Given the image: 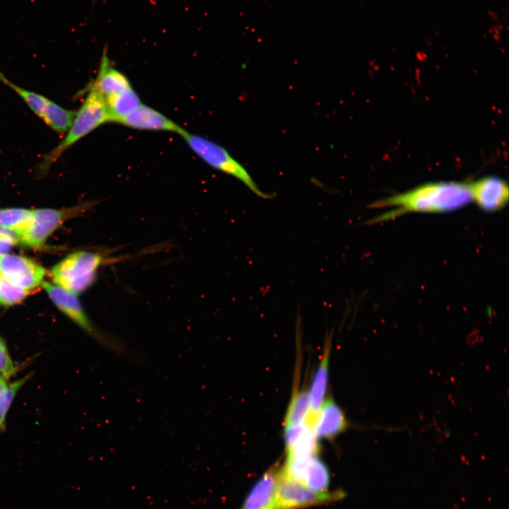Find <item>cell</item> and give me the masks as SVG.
Masks as SVG:
<instances>
[{
  "instance_id": "6da1fadb",
  "label": "cell",
  "mask_w": 509,
  "mask_h": 509,
  "mask_svg": "<svg viewBox=\"0 0 509 509\" xmlns=\"http://www.w3.org/2000/svg\"><path fill=\"white\" fill-rule=\"evenodd\" d=\"M472 201L469 184L433 182L373 203L372 207H395L387 218L404 212L443 213L459 209Z\"/></svg>"
},
{
  "instance_id": "7a4b0ae2",
  "label": "cell",
  "mask_w": 509,
  "mask_h": 509,
  "mask_svg": "<svg viewBox=\"0 0 509 509\" xmlns=\"http://www.w3.org/2000/svg\"><path fill=\"white\" fill-rule=\"evenodd\" d=\"M106 122H109V115L105 98L89 86L87 96L76 112L66 135L45 156L40 163V171L48 170L65 151Z\"/></svg>"
},
{
  "instance_id": "3957f363",
  "label": "cell",
  "mask_w": 509,
  "mask_h": 509,
  "mask_svg": "<svg viewBox=\"0 0 509 509\" xmlns=\"http://www.w3.org/2000/svg\"><path fill=\"white\" fill-rule=\"evenodd\" d=\"M105 260L101 254L74 252L52 269V280L57 286L77 296L94 283L98 270Z\"/></svg>"
},
{
  "instance_id": "277c9868",
  "label": "cell",
  "mask_w": 509,
  "mask_h": 509,
  "mask_svg": "<svg viewBox=\"0 0 509 509\" xmlns=\"http://www.w3.org/2000/svg\"><path fill=\"white\" fill-rule=\"evenodd\" d=\"M180 136L194 153L208 165L237 178L258 197L263 199L272 197L271 194L259 188L246 169L223 146L206 138L191 134L185 129Z\"/></svg>"
},
{
  "instance_id": "5b68a950",
  "label": "cell",
  "mask_w": 509,
  "mask_h": 509,
  "mask_svg": "<svg viewBox=\"0 0 509 509\" xmlns=\"http://www.w3.org/2000/svg\"><path fill=\"white\" fill-rule=\"evenodd\" d=\"M0 81L13 90L52 129L58 133L68 131L75 117V111L67 110L40 94L13 83L1 71Z\"/></svg>"
},
{
  "instance_id": "8992f818",
  "label": "cell",
  "mask_w": 509,
  "mask_h": 509,
  "mask_svg": "<svg viewBox=\"0 0 509 509\" xmlns=\"http://www.w3.org/2000/svg\"><path fill=\"white\" fill-rule=\"evenodd\" d=\"M344 496L342 492H319L289 479L279 472L276 509H298L336 501Z\"/></svg>"
},
{
  "instance_id": "52a82bcc",
  "label": "cell",
  "mask_w": 509,
  "mask_h": 509,
  "mask_svg": "<svg viewBox=\"0 0 509 509\" xmlns=\"http://www.w3.org/2000/svg\"><path fill=\"white\" fill-rule=\"evenodd\" d=\"M281 474L319 492L326 491L329 482L328 469L317 455L306 459L287 458Z\"/></svg>"
},
{
  "instance_id": "ba28073f",
  "label": "cell",
  "mask_w": 509,
  "mask_h": 509,
  "mask_svg": "<svg viewBox=\"0 0 509 509\" xmlns=\"http://www.w3.org/2000/svg\"><path fill=\"white\" fill-rule=\"evenodd\" d=\"M45 273L42 267L25 257L0 256V275L23 290L28 291L40 285Z\"/></svg>"
},
{
  "instance_id": "9c48e42d",
  "label": "cell",
  "mask_w": 509,
  "mask_h": 509,
  "mask_svg": "<svg viewBox=\"0 0 509 509\" xmlns=\"http://www.w3.org/2000/svg\"><path fill=\"white\" fill-rule=\"evenodd\" d=\"M69 211L53 209L33 210L31 223L26 231L19 237V241L32 247H41L49 235L63 222Z\"/></svg>"
},
{
  "instance_id": "30bf717a",
  "label": "cell",
  "mask_w": 509,
  "mask_h": 509,
  "mask_svg": "<svg viewBox=\"0 0 509 509\" xmlns=\"http://www.w3.org/2000/svg\"><path fill=\"white\" fill-rule=\"evenodd\" d=\"M472 200L486 211L503 209L508 201V184L497 177H486L468 183Z\"/></svg>"
},
{
  "instance_id": "8fae6325",
  "label": "cell",
  "mask_w": 509,
  "mask_h": 509,
  "mask_svg": "<svg viewBox=\"0 0 509 509\" xmlns=\"http://www.w3.org/2000/svg\"><path fill=\"white\" fill-rule=\"evenodd\" d=\"M117 123L135 129L164 131L180 135L184 130L161 112L143 103L122 117Z\"/></svg>"
},
{
  "instance_id": "7c38bea8",
  "label": "cell",
  "mask_w": 509,
  "mask_h": 509,
  "mask_svg": "<svg viewBox=\"0 0 509 509\" xmlns=\"http://www.w3.org/2000/svg\"><path fill=\"white\" fill-rule=\"evenodd\" d=\"M349 426L342 409L332 399L324 401L314 421L312 428L317 438H331Z\"/></svg>"
},
{
  "instance_id": "4fadbf2b",
  "label": "cell",
  "mask_w": 509,
  "mask_h": 509,
  "mask_svg": "<svg viewBox=\"0 0 509 509\" xmlns=\"http://www.w3.org/2000/svg\"><path fill=\"white\" fill-rule=\"evenodd\" d=\"M279 472L271 468L264 473L250 491L242 509H276Z\"/></svg>"
},
{
  "instance_id": "5bb4252c",
  "label": "cell",
  "mask_w": 509,
  "mask_h": 509,
  "mask_svg": "<svg viewBox=\"0 0 509 509\" xmlns=\"http://www.w3.org/2000/svg\"><path fill=\"white\" fill-rule=\"evenodd\" d=\"M90 86L96 90L104 98L120 93L131 87L127 77L112 66L105 50H104L101 57L98 76Z\"/></svg>"
},
{
  "instance_id": "9a60e30c",
  "label": "cell",
  "mask_w": 509,
  "mask_h": 509,
  "mask_svg": "<svg viewBox=\"0 0 509 509\" xmlns=\"http://www.w3.org/2000/svg\"><path fill=\"white\" fill-rule=\"evenodd\" d=\"M331 350V339H327L324 346L322 356L317 366L309 391L310 411L306 422L312 427L327 392L328 384L329 359Z\"/></svg>"
},
{
  "instance_id": "2e32d148",
  "label": "cell",
  "mask_w": 509,
  "mask_h": 509,
  "mask_svg": "<svg viewBox=\"0 0 509 509\" xmlns=\"http://www.w3.org/2000/svg\"><path fill=\"white\" fill-rule=\"evenodd\" d=\"M105 100L109 115V122L115 123L141 103L138 94L131 87L105 98Z\"/></svg>"
},
{
  "instance_id": "e0dca14e",
  "label": "cell",
  "mask_w": 509,
  "mask_h": 509,
  "mask_svg": "<svg viewBox=\"0 0 509 509\" xmlns=\"http://www.w3.org/2000/svg\"><path fill=\"white\" fill-rule=\"evenodd\" d=\"M310 411L309 391L303 389L295 392L288 404L285 416L284 427L305 422Z\"/></svg>"
},
{
  "instance_id": "ac0fdd59",
  "label": "cell",
  "mask_w": 509,
  "mask_h": 509,
  "mask_svg": "<svg viewBox=\"0 0 509 509\" xmlns=\"http://www.w3.org/2000/svg\"><path fill=\"white\" fill-rule=\"evenodd\" d=\"M33 218V210L25 209H0V226L20 237L28 228Z\"/></svg>"
},
{
  "instance_id": "d6986e66",
  "label": "cell",
  "mask_w": 509,
  "mask_h": 509,
  "mask_svg": "<svg viewBox=\"0 0 509 509\" xmlns=\"http://www.w3.org/2000/svg\"><path fill=\"white\" fill-rule=\"evenodd\" d=\"M28 378V376H25L8 385L4 391L0 394V431L5 428L6 416L11 404L17 392Z\"/></svg>"
},
{
  "instance_id": "ffe728a7",
  "label": "cell",
  "mask_w": 509,
  "mask_h": 509,
  "mask_svg": "<svg viewBox=\"0 0 509 509\" xmlns=\"http://www.w3.org/2000/svg\"><path fill=\"white\" fill-rule=\"evenodd\" d=\"M28 294L23 290L0 275V303L5 306L20 303Z\"/></svg>"
},
{
  "instance_id": "44dd1931",
  "label": "cell",
  "mask_w": 509,
  "mask_h": 509,
  "mask_svg": "<svg viewBox=\"0 0 509 509\" xmlns=\"http://www.w3.org/2000/svg\"><path fill=\"white\" fill-rule=\"evenodd\" d=\"M16 372V368L10 357L4 339L0 337V373L6 379L10 378Z\"/></svg>"
},
{
  "instance_id": "7402d4cb",
  "label": "cell",
  "mask_w": 509,
  "mask_h": 509,
  "mask_svg": "<svg viewBox=\"0 0 509 509\" xmlns=\"http://www.w3.org/2000/svg\"><path fill=\"white\" fill-rule=\"evenodd\" d=\"M16 240L9 236L0 235V256L7 255Z\"/></svg>"
},
{
  "instance_id": "603a6c76",
  "label": "cell",
  "mask_w": 509,
  "mask_h": 509,
  "mask_svg": "<svg viewBox=\"0 0 509 509\" xmlns=\"http://www.w3.org/2000/svg\"><path fill=\"white\" fill-rule=\"evenodd\" d=\"M0 235H6L9 236L16 240L17 242L19 241V237L17 234L13 233V231L8 230L2 226H0Z\"/></svg>"
},
{
  "instance_id": "cb8c5ba5",
  "label": "cell",
  "mask_w": 509,
  "mask_h": 509,
  "mask_svg": "<svg viewBox=\"0 0 509 509\" xmlns=\"http://www.w3.org/2000/svg\"><path fill=\"white\" fill-rule=\"evenodd\" d=\"M8 384L6 382V379L3 376L0 375V394L4 391Z\"/></svg>"
}]
</instances>
